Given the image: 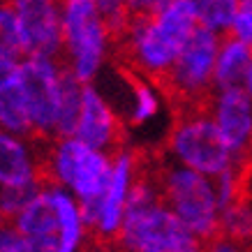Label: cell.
Masks as SVG:
<instances>
[{"mask_svg": "<svg viewBox=\"0 0 252 252\" xmlns=\"http://www.w3.org/2000/svg\"><path fill=\"white\" fill-rule=\"evenodd\" d=\"M65 67L58 58L28 56L21 61V84L28 104L32 139L42 144L56 137V114Z\"/></svg>", "mask_w": 252, "mask_h": 252, "instance_id": "ba28073f", "label": "cell"}, {"mask_svg": "<svg viewBox=\"0 0 252 252\" xmlns=\"http://www.w3.org/2000/svg\"><path fill=\"white\" fill-rule=\"evenodd\" d=\"M137 162L139 155L130 151L127 146L114 153L111 176H109L104 194L95 204L81 206L86 227L91 231L93 241L107 245L116 241L123 227V220H125V206H127V194H130V188L134 183V176H137Z\"/></svg>", "mask_w": 252, "mask_h": 252, "instance_id": "52a82bcc", "label": "cell"}, {"mask_svg": "<svg viewBox=\"0 0 252 252\" xmlns=\"http://www.w3.org/2000/svg\"><path fill=\"white\" fill-rule=\"evenodd\" d=\"M130 86H132V107H130V118L127 123L130 125H141V123L151 121L158 109H160V102H158V93H155L153 84H148L144 77H137L132 74L130 77Z\"/></svg>", "mask_w": 252, "mask_h": 252, "instance_id": "44dd1931", "label": "cell"}, {"mask_svg": "<svg viewBox=\"0 0 252 252\" xmlns=\"http://www.w3.org/2000/svg\"><path fill=\"white\" fill-rule=\"evenodd\" d=\"M252 63V46L234 35H224L220 39L218 58L213 69V93L241 88L248 65Z\"/></svg>", "mask_w": 252, "mask_h": 252, "instance_id": "9a60e30c", "label": "cell"}, {"mask_svg": "<svg viewBox=\"0 0 252 252\" xmlns=\"http://www.w3.org/2000/svg\"><path fill=\"white\" fill-rule=\"evenodd\" d=\"M220 35L197 26L190 39L185 42L181 54L171 65L169 74L160 81V86L171 97L185 107V104H204L213 95V69L218 49H220Z\"/></svg>", "mask_w": 252, "mask_h": 252, "instance_id": "8992f818", "label": "cell"}, {"mask_svg": "<svg viewBox=\"0 0 252 252\" xmlns=\"http://www.w3.org/2000/svg\"><path fill=\"white\" fill-rule=\"evenodd\" d=\"M74 139L95 148L99 153L114 155L125 148V125L123 118L114 111L109 99L102 95L97 86H84L81 114H79Z\"/></svg>", "mask_w": 252, "mask_h": 252, "instance_id": "30bf717a", "label": "cell"}, {"mask_svg": "<svg viewBox=\"0 0 252 252\" xmlns=\"http://www.w3.org/2000/svg\"><path fill=\"white\" fill-rule=\"evenodd\" d=\"M0 252H58V243L26 238L12 224H7L0 229Z\"/></svg>", "mask_w": 252, "mask_h": 252, "instance_id": "603a6c76", "label": "cell"}, {"mask_svg": "<svg viewBox=\"0 0 252 252\" xmlns=\"http://www.w3.org/2000/svg\"><path fill=\"white\" fill-rule=\"evenodd\" d=\"M23 35L26 58L63 56V12L56 0H14L12 2Z\"/></svg>", "mask_w": 252, "mask_h": 252, "instance_id": "9c48e42d", "label": "cell"}, {"mask_svg": "<svg viewBox=\"0 0 252 252\" xmlns=\"http://www.w3.org/2000/svg\"><path fill=\"white\" fill-rule=\"evenodd\" d=\"M218 236L229 238L238 245L250 248L252 245V204L250 199L238 201L234 206L220 211V234Z\"/></svg>", "mask_w": 252, "mask_h": 252, "instance_id": "d6986e66", "label": "cell"}, {"mask_svg": "<svg viewBox=\"0 0 252 252\" xmlns=\"http://www.w3.org/2000/svg\"><path fill=\"white\" fill-rule=\"evenodd\" d=\"M63 12V56L61 63L81 86H93L116 49L99 19L95 0H65Z\"/></svg>", "mask_w": 252, "mask_h": 252, "instance_id": "7a4b0ae2", "label": "cell"}, {"mask_svg": "<svg viewBox=\"0 0 252 252\" xmlns=\"http://www.w3.org/2000/svg\"><path fill=\"white\" fill-rule=\"evenodd\" d=\"M84 252H116V250H114V245L97 243V241H93V238H91V243L84 248Z\"/></svg>", "mask_w": 252, "mask_h": 252, "instance_id": "4316f807", "label": "cell"}, {"mask_svg": "<svg viewBox=\"0 0 252 252\" xmlns=\"http://www.w3.org/2000/svg\"><path fill=\"white\" fill-rule=\"evenodd\" d=\"M23 35L12 2H0V61H23Z\"/></svg>", "mask_w": 252, "mask_h": 252, "instance_id": "ffe728a7", "label": "cell"}, {"mask_svg": "<svg viewBox=\"0 0 252 252\" xmlns=\"http://www.w3.org/2000/svg\"><path fill=\"white\" fill-rule=\"evenodd\" d=\"M111 245L116 252H204V243L162 201L127 211Z\"/></svg>", "mask_w": 252, "mask_h": 252, "instance_id": "5b68a950", "label": "cell"}, {"mask_svg": "<svg viewBox=\"0 0 252 252\" xmlns=\"http://www.w3.org/2000/svg\"><path fill=\"white\" fill-rule=\"evenodd\" d=\"M7 224H9V220L5 218V213H2V208H0V229H2V227H7Z\"/></svg>", "mask_w": 252, "mask_h": 252, "instance_id": "f1b7e54d", "label": "cell"}, {"mask_svg": "<svg viewBox=\"0 0 252 252\" xmlns=\"http://www.w3.org/2000/svg\"><path fill=\"white\" fill-rule=\"evenodd\" d=\"M231 35L238 39H243L245 44L252 46V0H241V2H238Z\"/></svg>", "mask_w": 252, "mask_h": 252, "instance_id": "d4e9b609", "label": "cell"}, {"mask_svg": "<svg viewBox=\"0 0 252 252\" xmlns=\"http://www.w3.org/2000/svg\"><path fill=\"white\" fill-rule=\"evenodd\" d=\"M58 252H61V250H58Z\"/></svg>", "mask_w": 252, "mask_h": 252, "instance_id": "f546056e", "label": "cell"}, {"mask_svg": "<svg viewBox=\"0 0 252 252\" xmlns=\"http://www.w3.org/2000/svg\"><path fill=\"white\" fill-rule=\"evenodd\" d=\"M95 2H97V12L102 23H104V28H107L109 35L118 44V39L125 35L132 19L127 2H118V0H95Z\"/></svg>", "mask_w": 252, "mask_h": 252, "instance_id": "7402d4cb", "label": "cell"}, {"mask_svg": "<svg viewBox=\"0 0 252 252\" xmlns=\"http://www.w3.org/2000/svg\"><path fill=\"white\" fill-rule=\"evenodd\" d=\"M114 155L99 153L74 137L51 139L42 146L44 183L67 190L81 206L95 204L107 190Z\"/></svg>", "mask_w": 252, "mask_h": 252, "instance_id": "3957f363", "label": "cell"}, {"mask_svg": "<svg viewBox=\"0 0 252 252\" xmlns=\"http://www.w3.org/2000/svg\"><path fill=\"white\" fill-rule=\"evenodd\" d=\"M9 224L26 238L56 241V215H54V206H51V199H49V192H46V183L28 201V206L19 211L9 220Z\"/></svg>", "mask_w": 252, "mask_h": 252, "instance_id": "2e32d148", "label": "cell"}, {"mask_svg": "<svg viewBox=\"0 0 252 252\" xmlns=\"http://www.w3.org/2000/svg\"><path fill=\"white\" fill-rule=\"evenodd\" d=\"M162 204L183 222L194 236L206 243L220 234V206L213 178L181 167L171 158H162L155 167Z\"/></svg>", "mask_w": 252, "mask_h": 252, "instance_id": "6da1fadb", "label": "cell"}, {"mask_svg": "<svg viewBox=\"0 0 252 252\" xmlns=\"http://www.w3.org/2000/svg\"><path fill=\"white\" fill-rule=\"evenodd\" d=\"M42 141L0 130V190L42 185Z\"/></svg>", "mask_w": 252, "mask_h": 252, "instance_id": "7c38bea8", "label": "cell"}, {"mask_svg": "<svg viewBox=\"0 0 252 252\" xmlns=\"http://www.w3.org/2000/svg\"><path fill=\"white\" fill-rule=\"evenodd\" d=\"M46 192L51 199L56 215V243L61 252H84L91 243V231L86 227L81 204L67 190L46 183Z\"/></svg>", "mask_w": 252, "mask_h": 252, "instance_id": "5bb4252c", "label": "cell"}, {"mask_svg": "<svg viewBox=\"0 0 252 252\" xmlns=\"http://www.w3.org/2000/svg\"><path fill=\"white\" fill-rule=\"evenodd\" d=\"M238 0H197V21L215 35H231Z\"/></svg>", "mask_w": 252, "mask_h": 252, "instance_id": "ac0fdd59", "label": "cell"}, {"mask_svg": "<svg viewBox=\"0 0 252 252\" xmlns=\"http://www.w3.org/2000/svg\"><path fill=\"white\" fill-rule=\"evenodd\" d=\"M204 252H250V248L234 243V241H229V238L215 236V238H211V241L204 243Z\"/></svg>", "mask_w": 252, "mask_h": 252, "instance_id": "484cf974", "label": "cell"}, {"mask_svg": "<svg viewBox=\"0 0 252 252\" xmlns=\"http://www.w3.org/2000/svg\"><path fill=\"white\" fill-rule=\"evenodd\" d=\"M169 158L181 167L208 178H218L234 164L211 118V99L204 104L181 107V114L169 134Z\"/></svg>", "mask_w": 252, "mask_h": 252, "instance_id": "277c9868", "label": "cell"}, {"mask_svg": "<svg viewBox=\"0 0 252 252\" xmlns=\"http://www.w3.org/2000/svg\"><path fill=\"white\" fill-rule=\"evenodd\" d=\"M81 99H84V86L65 69L61 81V97H58V114H56V137L65 139L74 137L81 114Z\"/></svg>", "mask_w": 252, "mask_h": 252, "instance_id": "e0dca14e", "label": "cell"}, {"mask_svg": "<svg viewBox=\"0 0 252 252\" xmlns=\"http://www.w3.org/2000/svg\"><path fill=\"white\" fill-rule=\"evenodd\" d=\"M44 185V183H42ZM42 185H23V188H2L0 190V208H2V213L7 220H12L19 211L28 206V201H31L39 190H42Z\"/></svg>", "mask_w": 252, "mask_h": 252, "instance_id": "cb8c5ba5", "label": "cell"}, {"mask_svg": "<svg viewBox=\"0 0 252 252\" xmlns=\"http://www.w3.org/2000/svg\"><path fill=\"white\" fill-rule=\"evenodd\" d=\"M0 130L32 137L21 84V61H0Z\"/></svg>", "mask_w": 252, "mask_h": 252, "instance_id": "4fadbf2b", "label": "cell"}, {"mask_svg": "<svg viewBox=\"0 0 252 252\" xmlns=\"http://www.w3.org/2000/svg\"><path fill=\"white\" fill-rule=\"evenodd\" d=\"M211 118L227 146L231 160H250L252 155V99L241 88L218 91L211 97Z\"/></svg>", "mask_w": 252, "mask_h": 252, "instance_id": "8fae6325", "label": "cell"}, {"mask_svg": "<svg viewBox=\"0 0 252 252\" xmlns=\"http://www.w3.org/2000/svg\"><path fill=\"white\" fill-rule=\"evenodd\" d=\"M241 91L248 95V97L252 99V63L248 65V72H245V77H243V84H241Z\"/></svg>", "mask_w": 252, "mask_h": 252, "instance_id": "83f0119b", "label": "cell"}]
</instances>
